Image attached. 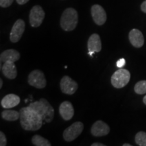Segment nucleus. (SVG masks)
<instances>
[{"mask_svg":"<svg viewBox=\"0 0 146 146\" xmlns=\"http://www.w3.org/2000/svg\"><path fill=\"white\" fill-rule=\"evenodd\" d=\"M20 122L25 131H35L41 129L43 125V119L36 111L27 106L20 110Z\"/></svg>","mask_w":146,"mask_h":146,"instance_id":"nucleus-1","label":"nucleus"},{"mask_svg":"<svg viewBox=\"0 0 146 146\" xmlns=\"http://www.w3.org/2000/svg\"><path fill=\"white\" fill-rule=\"evenodd\" d=\"M29 106L33 109L40 115L44 123H50L54 119V108L44 98H41L39 101L31 103Z\"/></svg>","mask_w":146,"mask_h":146,"instance_id":"nucleus-2","label":"nucleus"},{"mask_svg":"<svg viewBox=\"0 0 146 146\" xmlns=\"http://www.w3.org/2000/svg\"><path fill=\"white\" fill-rule=\"evenodd\" d=\"M78 13L74 8H68L64 11L60 18V27L65 31L75 29L78 24Z\"/></svg>","mask_w":146,"mask_h":146,"instance_id":"nucleus-3","label":"nucleus"},{"mask_svg":"<svg viewBox=\"0 0 146 146\" xmlns=\"http://www.w3.org/2000/svg\"><path fill=\"white\" fill-rule=\"evenodd\" d=\"M131 78V73L125 68L116 70L111 77V83L115 88H123L129 83Z\"/></svg>","mask_w":146,"mask_h":146,"instance_id":"nucleus-4","label":"nucleus"},{"mask_svg":"<svg viewBox=\"0 0 146 146\" xmlns=\"http://www.w3.org/2000/svg\"><path fill=\"white\" fill-rule=\"evenodd\" d=\"M83 129L84 125L81 122H75L65 129L63 133V137L66 141H74L81 134Z\"/></svg>","mask_w":146,"mask_h":146,"instance_id":"nucleus-5","label":"nucleus"},{"mask_svg":"<svg viewBox=\"0 0 146 146\" xmlns=\"http://www.w3.org/2000/svg\"><path fill=\"white\" fill-rule=\"evenodd\" d=\"M28 83L36 89H43L46 86L47 81L43 72L40 70H35L29 74Z\"/></svg>","mask_w":146,"mask_h":146,"instance_id":"nucleus-6","label":"nucleus"},{"mask_svg":"<svg viewBox=\"0 0 146 146\" xmlns=\"http://www.w3.org/2000/svg\"><path fill=\"white\" fill-rule=\"evenodd\" d=\"M45 12L40 5L33 7L29 14V23L31 27L36 28L43 23L45 18Z\"/></svg>","mask_w":146,"mask_h":146,"instance_id":"nucleus-7","label":"nucleus"},{"mask_svg":"<svg viewBox=\"0 0 146 146\" xmlns=\"http://www.w3.org/2000/svg\"><path fill=\"white\" fill-rule=\"evenodd\" d=\"M25 30V21L18 19L15 22L10 32V39L12 43H17L21 40Z\"/></svg>","mask_w":146,"mask_h":146,"instance_id":"nucleus-8","label":"nucleus"},{"mask_svg":"<svg viewBox=\"0 0 146 146\" xmlns=\"http://www.w3.org/2000/svg\"><path fill=\"white\" fill-rule=\"evenodd\" d=\"M60 89L63 94L72 95L78 89V84L70 76H64L60 81Z\"/></svg>","mask_w":146,"mask_h":146,"instance_id":"nucleus-9","label":"nucleus"},{"mask_svg":"<svg viewBox=\"0 0 146 146\" xmlns=\"http://www.w3.org/2000/svg\"><path fill=\"white\" fill-rule=\"evenodd\" d=\"M91 13L93 20L96 25L102 26L107 20V15L103 7L100 5L96 4L91 7Z\"/></svg>","mask_w":146,"mask_h":146,"instance_id":"nucleus-10","label":"nucleus"},{"mask_svg":"<svg viewBox=\"0 0 146 146\" xmlns=\"http://www.w3.org/2000/svg\"><path fill=\"white\" fill-rule=\"evenodd\" d=\"M110 129L106 123L102 120L95 122L91 129V133L95 137H103L107 135L110 133Z\"/></svg>","mask_w":146,"mask_h":146,"instance_id":"nucleus-11","label":"nucleus"},{"mask_svg":"<svg viewBox=\"0 0 146 146\" xmlns=\"http://www.w3.org/2000/svg\"><path fill=\"white\" fill-rule=\"evenodd\" d=\"M60 116L64 120H70L74 114V108L72 104L68 101H64L61 104L59 108Z\"/></svg>","mask_w":146,"mask_h":146,"instance_id":"nucleus-12","label":"nucleus"},{"mask_svg":"<svg viewBox=\"0 0 146 146\" xmlns=\"http://www.w3.org/2000/svg\"><path fill=\"white\" fill-rule=\"evenodd\" d=\"M129 39L133 47L139 48L144 44V37L142 33L139 30L133 29L129 32Z\"/></svg>","mask_w":146,"mask_h":146,"instance_id":"nucleus-13","label":"nucleus"},{"mask_svg":"<svg viewBox=\"0 0 146 146\" xmlns=\"http://www.w3.org/2000/svg\"><path fill=\"white\" fill-rule=\"evenodd\" d=\"M89 52H99L102 50V41L99 35L94 33L89 36L87 42Z\"/></svg>","mask_w":146,"mask_h":146,"instance_id":"nucleus-14","label":"nucleus"},{"mask_svg":"<svg viewBox=\"0 0 146 146\" xmlns=\"http://www.w3.org/2000/svg\"><path fill=\"white\" fill-rule=\"evenodd\" d=\"M21 99L18 96L15 94L6 95L3 99L1 100V105L3 108L9 109L16 106L19 104Z\"/></svg>","mask_w":146,"mask_h":146,"instance_id":"nucleus-15","label":"nucleus"},{"mask_svg":"<svg viewBox=\"0 0 146 146\" xmlns=\"http://www.w3.org/2000/svg\"><path fill=\"white\" fill-rule=\"evenodd\" d=\"M3 74L9 79H14L17 76V69L14 62H5L1 67Z\"/></svg>","mask_w":146,"mask_h":146,"instance_id":"nucleus-16","label":"nucleus"},{"mask_svg":"<svg viewBox=\"0 0 146 146\" xmlns=\"http://www.w3.org/2000/svg\"><path fill=\"white\" fill-rule=\"evenodd\" d=\"M21 58L20 53L14 49L5 50L0 55V60L1 62H16Z\"/></svg>","mask_w":146,"mask_h":146,"instance_id":"nucleus-17","label":"nucleus"},{"mask_svg":"<svg viewBox=\"0 0 146 146\" xmlns=\"http://www.w3.org/2000/svg\"><path fill=\"white\" fill-rule=\"evenodd\" d=\"M1 117L7 121H16L20 118V112L16 110H5L1 112Z\"/></svg>","mask_w":146,"mask_h":146,"instance_id":"nucleus-18","label":"nucleus"},{"mask_svg":"<svg viewBox=\"0 0 146 146\" xmlns=\"http://www.w3.org/2000/svg\"><path fill=\"white\" fill-rule=\"evenodd\" d=\"M31 142L35 146H51L52 144L48 140L39 135H35L31 139Z\"/></svg>","mask_w":146,"mask_h":146,"instance_id":"nucleus-19","label":"nucleus"},{"mask_svg":"<svg viewBox=\"0 0 146 146\" xmlns=\"http://www.w3.org/2000/svg\"><path fill=\"white\" fill-rule=\"evenodd\" d=\"M135 143L139 146H146V133L140 131L136 134L135 137Z\"/></svg>","mask_w":146,"mask_h":146,"instance_id":"nucleus-20","label":"nucleus"},{"mask_svg":"<svg viewBox=\"0 0 146 146\" xmlns=\"http://www.w3.org/2000/svg\"><path fill=\"white\" fill-rule=\"evenodd\" d=\"M134 90L139 95L146 94V81H140L137 83L135 85Z\"/></svg>","mask_w":146,"mask_h":146,"instance_id":"nucleus-21","label":"nucleus"},{"mask_svg":"<svg viewBox=\"0 0 146 146\" xmlns=\"http://www.w3.org/2000/svg\"><path fill=\"white\" fill-rule=\"evenodd\" d=\"M14 0H0V5L1 8H8L13 3Z\"/></svg>","mask_w":146,"mask_h":146,"instance_id":"nucleus-22","label":"nucleus"},{"mask_svg":"<svg viewBox=\"0 0 146 146\" xmlns=\"http://www.w3.org/2000/svg\"><path fill=\"white\" fill-rule=\"evenodd\" d=\"M7 145V139L3 132H0V145L5 146Z\"/></svg>","mask_w":146,"mask_h":146,"instance_id":"nucleus-23","label":"nucleus"},{"mask_svg":"<svg viewBox=\"0 0 146 146\" xmlns=\"http://www.w3.org/2000/svg\"><path fill=\"white\" fill-rule=\"evenodd\" d=\"M126 61L124 58H121V59H119L116 62V66L118 68H123L124 66L125 65Z\"/></svg>","mask_w":146,"mask_h":146,"instance_id":"nucleus-24","label":"nucleus"},{"mask_svg":"<svg viewBox=\"0 0 146 146\" xmlns=\"http://www.w3.org/2000/svg\"><path fill=\"white\" fill-rule=\"evenodd\" d=\"M141 10L144 13H146V0L143 1L141 5Z\"/></svg>","mask_w":146,"mask_h":146,"instance_id":"nucleus-25","label":"nucleus"},{"mask_svg":"<svg viewBox=\"0 0 146 146\" xmlns=\"http://www.w3.org/2000/svg\"><path fill=\"white\" fill-rule=\"evenodd\" d=\"M29 1V0H16V2L19 5H24L28 2Z\"/></svg>","mask_w":146,"mask_h":146,"instance_id":"nucleus-26","label":"nucleus"},{"mask_svg":"<svg viewBox=\"0 0 146 146\" xmlns=\"http://www.w3.org/2000/svg\"><path fill=\"white\" fill-rule=\"evenodd\" d=\"M91 146H105V145L101 143H94L91 144Z\"/></svg>","mask_w":146,"mask_h":146,"instance_id":"nucleus-27","label":"nucleus"},{"mask_svg":"<svg viewBox=\"0 0 146 146\" xmlns=\"http://www.w3.org/2000/svg\"><path fill=\"white\" fill-rule=\"evenodd\" d=\"M2 85H3V81H2V79H0V88H2Z\"/></svg>","mask_w":146,"mask_h":146,"instance_id":"nucleus-28","label":"nucleus"},{"mask_svg":"<svg viewBox=\"0 0 146 146\" xmlns=\"http://www.w3.org/2000/svg\"><path fill=\"white\" fill-rule=\"evenodd\" d=\"M143 103L146 105V95H145V96H144V98H143Z\"/></svg>","mask_w":146,"mask_h":146,"instance_id":"nucleus-29","label":"nucleus"},{"mask_svg":"<svg viewBox=\"0 0 146 146\" xmlns=\"http://www.w3.org/2000/svg\"><path fill=\"white\" fill-rule=\"evenodd\" d=\"M123 146H131V145L129 143H125V144H123Z\"/></svg>","mask_w":146,"mask_h":146,"instance_id":"nucleus-30","label":"nucleus"}]
</instances>
